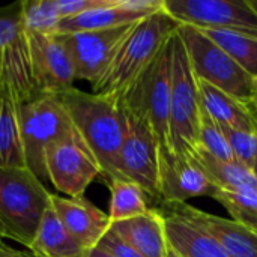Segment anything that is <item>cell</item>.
I'll use <instances>...</instances> for the list:
<instances>
[{"label":"cell","mask_w":257,"mask_h":257,"mask_svg":"<svg viewBox=\"0 0 257 257\" xmlns=\"http://www.w3.org/2000/svg\"><path fill=\"white\" fill-rule=\"evenodd\" d=\"M26 32L57 35L62 21L56 0H30L23 2L18 11Z\"/></svg>","instance_id":"obj_25"},{"label":"cell","mask_w":257,"mask_h":257,"mask_svg":"<svg viewBox=\"0 0 257 257\" xmlns=\"http://www.w3.org/2000/svg\"><path fill=\"white\" fill-rule=\"evenodd\" d=\"M0 239H3V233H2V229H0Z\"/></svg>","instance_id":"obj_38"},{"label":"cell","mask_w":257,"mask_h":257,"mask_svg":"<svg viewBox=\"0 0 257 257\" xmlns=\"http://www.w3.org/2000/svg\"><path fill=\"white\" fill-rule=\"evenodd\" d=\"M74 125L54 93H38L21 104V139L26 167L41 181H47L45 155L48 149L69 134Z\"/></svg>","instance_id":"obj_5"},{"label":"cell","mask_w":257,"mask_h":257,"mask_svg":"<svg viewBox=\"0 0 257 257\" xmlns=\"http://www.w3.org/2000/svg\"><path fill=\"white\" fill-rule=\"evenodd\" d=\"M15 80L0 66V167H26L21 139V104Z\"/></svg>","instance_id":"obj_17"},{"label":"cell","mask_w":257,"mask_h":257,"mask_svg":"<svg viewBox=\"0 0 257 257\" xmlns=\"http://www.w3.org/2000/svg\"><path fill=\"white\" fill-rule=\"evenodd\" d=\"M26 35L20 14L0 15V54L18 44Z\"/></svg>","instance_id":"obj_29"},{"label":"cell","mask_w":257,"mask_h":257,"mask_svg":"<svg viewBox=\"0 0 257 257\" xmlns=\"http://www.w3.org/2000/svg\"><path fill=\"white\" fill-rule=\"evenodd\" d=\"M188 155L215 188L226 191H257V179L251 169L236 161H221L199 145Z\"/></svg>","instance_id":"obj_22"},{"label":"cell","mask_w":257,"mask_h":257,"mask_svg":"<svg viewBox=\"0 0 257 257\" xmlns=\"http://www.w3.org/2000/svg\"><path fill=\"white\" fill-rule=\"evenodd\" d=\"M158 211L164 217L169 245L184 257H232L203 229L164 206Z\"/></svg>","instance_id":"obj_19"},{"label":"cell","mask_w":257,"mask_h":257,"mask_svg":"<svg viewBox=\"0 0 257 257\" xmlns=\"http://www.w3.org/2000/svg\"><path fill=\"white\" fill-rule=\"evenodd\" d=\"M0 257H35L30 251H21V250H15L12 247H9L8 244H5L0 239Z\"/></svg>","instance_id":"obj_32"},{"label":"cell","mask_w":257,"mask_h":257,"mask_svg":"<svg viewBox=\"0 0 257 257\" xmlns=\"http://www.w3.org/2000/svg\"><path fill=\"white\" fill-rule=\"evenodd\" d=\"M167 257H184L181 253H178L173 247L169 245V251H167Z\"/></svg>","instance_id":"obj_35"},{"label":"cell","mask_w":257,"mask_h":257,"mask_svg":"<svg viewBox=\"0 0 257 257\" xmlns=\"http://www.w3.org/2000/svg\"><path fill=\"white\" fill-rule=\"evenodd\" d=\"M107 184L111 193L108 212L111 223L125 221L149 211L146 193L137 184L128 179H111Z\"/></svg>","instance_id":"obj_23"},{"label":"cell","mask_w":257,"mask_h":257,"mask_svg":"<svg viewBox=\"0 0 257 257\" xmlns=\"http://www.w3.org/2000/svg\"><path fill=\"white\" fill-rule=\"evenodd\" d=\"M178 32L185 44L196 77L211 86L251 104L254 78L244 71L221 47L199 29L179 24Z\"/></svg>","instance_id":"obj_7"},{"label":"cell","mask_w":257,"mask_h":257,"mask_svg":"<svg viewBox=\"0 0 257 257\" xmlns=\"http://www.w3.org/2000/svg\"><path fill=\"white\" fill-rule=\"evenodd\" d=\"M247 3H248V6L257 14V0H247Z\"/></svg>","instance_id":"obj_36"},{"label":"cell","mask_w":257,"mask_h":257,"mask_svg":"<svg viewBox=\"0 0 257 257\" xmlns=\"http://www.w3.org/2000/svg\"><path fill=\"white\" fill-rule=\"evenodd\" d=\"M50 205L68 232L86 250L98 247L111 227L108 214L102 212L86 197H62L51 193Z\"/></svg>","instance_id":"obj_16"},{"label":"cell","mask_w":257,"mask_h":257,"mask_svg":"<svg viewBox=\"0 0 257 257\" xmlns=\"http://www.w3.org/2000/svg\"><path fill=\"white\" fill-rule=\"evenodd\" d=\"M251 170H253V173H254V176H256V179H257V160H256V163H254V167H253Z\"/></svg>","instance_id":"obj_37"},{"label":"cell","mask_w":257,"mask_h":257,"mask_svg":"<svg viewBox=\"0 0 257 257\" xmlns=\"http://www.w3.org/2000/svg\"><path fill=\"white\" fill-rule=\"evenodd\" d=\"M87 257H116V256H113L111 253H108L107 250H104V248H101V247H95V248H92V250L89 251Z\"/></svg>","instance_id":"obj_33"},{"label":"cell","mask_w":257,"mask_h":257,"mask_svg":"<svg viewBox=\"0 0 257 257\" xmlns=\"http://www.w3.org/2000/svg\"><path fill=\"white\" fill-rule=\"evenodd\" d=\"M172 47L170 143L175 154L188 155L199 143L202 101L199 81L178 29L172 36Z\"/></svg>","instance_id":"obj_4"},{"label":"cell","mask_w":257,"mask_h":257,"mask_svg":"<svg viewBox=\"0 0 257 257\" xmlns=\"http://www.w3.org/2000/svg\"><path fill=\"white\" fill-rule=\"evenodd\" d=\"M251 105L257 110V78L253 81V96H251Z\"/></svg>","instance_id":"obj_34"},{"label":"cell","mask_w":257,"mask_h":257,"mask_svg":"<svg viewBox=\"0 0 257 257\" xmlns=\"http://www.w3.org/2000/svg\"><path fill=\"white\" fill-rule=\"evenodd\" d=\"M179 24L164 11L137 21L116 50L104 74L92 84V92L122 98L169 42Z\"/></svg>","instance_id":"obj_2"},{"label":"cell","mask_w":257,"mask_h":257,"mask_svg":"<svg viewBox=\"0 0 257 257\" xmlns=\"http://www.w3.org/2000/svg\"><path fill=\"white\" fill-rule=\"evenodd\" d=\"M164 0H111L105 6L65 18L59 24V35L105 30L134 24L163 8Z\"/></svg>","instance_id":"obj_14"},{"label":"cell","mask_w":257,"mask_h":257,"mask_svg":"<svg viewBox=\"0 0 257 257\" xmlns=\"http://www.w3.org/2000/svg\"><path fill=\"white\" fill-rule=\"evenodd\" d=\"M51 193L27 167H0V229L3 239L30 247Z\"/></svg>","instance_id":"obj_3"},{"label":"cell","mask_w":257,"mask_h":257,"mask_svg":"<svg viewBox=\"0 0 257 257\" xmlns=\"http://www.w3.org/2000/svg\"><path fill=\"white\" fill-rule=\"evenodd\" d=\"M60 98L75 131L93 154L101 176L108 181L119 179L117 161L125 137V116L117 98L83 92L71 87Z\"/></svg>","instance_id":"obj_1"},{"label":"cell","mask_w":257,"mask_h":257,"mask_svg":"<svg viewBox=\"0 0 257 257\" xmlns=\"http://www.w3.org/2000/svg\"><path fill=\"white\" fill-rule=\"evenodd\" d=\"M111 0H56V6L62 20L80 15L83 12L105 6Z\"/></svg>","instance_id":"obj_30"},{"label":"cell","mask_w":257,"mask_h":257,"mask_svg":"<svg viewBox=\"0 0 257 257\" xmlns=\"http://www.w3.org/2000/svg\"><path fill=\"white\" fill-rule=\"evenodd\" d=\"M199 92L202 105L221 125L242 131L257 133V110L248 102H244L232 95L199 80Z\"/></svg>","instance_id":"obj_20"},{"label":"cell","mask_w":257,"mask_h":257,"mask_svg":"<svg viewBox=\"0 0 257 257\" xmlns=\"http://www.w3.org/2000/svg\"><path fill=\"white\" fill-rule=\"evenodd\" d=\"M212 199L227 209L233 221L257 233V191H226L217 188Z\"/></svg>","instance_id":"obj_26"},{"label":"cell","mask_w":257,"mask_h":257,"mask_svg":"<svg viewBox=\"0 0 257 257\" xmlns=\"http://www.w3.org/2000/svg\"><path fill=\"white\" fill-rule=\"evenodd\" d=\"M30 71L38 93H62L74 87L75 71L62 35L26 32Z\"/></svg>","instance_id":"obj_11"},{"label":"cell","mask_w":257,"mask_h":257,"mask_svg":"<svg viewBox=\"0 0 257 257\" xmlns=\"http://www.w3.org/2000/svg\"><path fill=\"white\" fill-rule=\"evenodd\" d=\"M218 47H221L244 71L257 78V38L223 32V30H200Z\"/></svg>","instance_id":"obj_24"},{"label":"cell","mask_w":257,"mask_h":257,"mask_svg":"<svg viewBox=\"0 0 257 257\" xmlns=\"http://www.w3.org/2000/svg\"><path fill=\"white\" fill-rule=\"evenodd\" d=\"M176 32V30H175ZM173 36V35H172ZM172 38L139 77L133 87L119 99L128 104L152 126L160 148L172 149L170 101H172Z\"/></svg>","instance_id":"obj_6"},{"label":"cell","mask_w":257,"mask_h":257,"mask_svg":"<svg viewBox=\"0 0 257 257\" xmlns=\"http://www.w3.org/2000/svg\"><path fill=\"white\" fill-rule=\"evenodd\" d=\"M215 190L190 155H178L169 148H160L158 194L163 203H185L194 197H212Z\"/></svg>","instance_id":"obj_13"},{"label":"cell","mask_w":257,"mask_h":257,"mask_svg":"<svg viewBox=\"0 0 257 257\" xmlns=\"http://www.w3.org/2000/svg\"><path fill=\"white\" fill-rule=\"evenodd\" d=\"M134 24L62 35L74 63L75 78L86 80L93 84L104 74L120 42Z\"/></svg>","instance_id":"obj_12"},{"label":"cell","mask_w":257,"mask_h":257,"mask_svg":"<svg viewBox=\"0 0 257 257\" xmlns=\"http://www.w3.org/2000/svg\"><path fill=\"white\" fill-rule=\"evenodd\" d=\"M35 257H87L86 250L63 226L51 205L44 212L29 247Z\"/></svg>","instance_id":"obj_21"},{"label":"cell","mask_w":257,"mask_h":257,"mask_svg":"<svg viewBox=\"0 0 257 257\" xmlns=\"http://www.w3.org/2000/svg\"><path fill=\"white\" fill-rule=\"evenodd\" d=\"M110 230L143 257H167L166 223L158 209L149 208L143 215L111 223Z\"/></svg>","instance_id":"obj_18"},{"label":"cell","mask_w":257,"mask_h":257,"mask_svg":"<svg viewBox=\"0 0 257 257\" xmlns=\"http://www.w3.org/2000/svg\"><path fill=\"white\" fill-rule=\"evenodd\" d=\"M45 173L57 193L77 199L84 197L87 187L101 175V169L74 128L48 149Z\"/></svg>","instance_id":"obj_10"},{"label":"cell","mask_w":257,"mask_h":257,"mask_svg":"<svg viewBox=\"0 0 257 257\" xmlns=\"http://www.w3.org/2000/svg\"><path fill=\"white\" fill-rule=\"evenodd\" d=\"M98 247L107 250L108 253H111L116 257H143L142 254H139L134 248H131L128 244H125L119 236H116L111 230H108L104 235V238L101 239Z\"/></svg>","instance_id":"obj_31"},{"label":"cell","mask_w":257,"mask_h":257,"mask_svg":"<svg viewBox=\"0 0 257 257\" xmlns=\"http://www.w3.org/2000/svg\"><path fill=\"white\" fill-rule=\"evenodd\" d=\"M197 145L221 161H227V163L236 161L220 123L206 111V108L203 105H202V113H200L199 143Z\"/></svg>","instance_id":"obj_27"},{"label":"cell","mask_w":257,"mask_h":257,"mask_svg":"<svg viewBox=\"0 0 257 257\" xmlns=\"http://www.w3.org/2000/svg\"><path fill=\"white\" fill-rule=\"evenodd\" d=\"M125 116V137L119 154V179L137 184L146 196L160 199L158 194V154L160 145L149 122L122 99Z\"/></svg>","instance_id":"obj_8"},{"label":"cell","mask_w":257,"mask_h":257,"mask_svg":"<svg viewBox=\"0 0 257 257\" xmlns=\"http://www.w3.org/2000/svg\"><path fill=\"white\" fill-rule=\"evenodd\" d=\"M163 8L178 24L257 38V14L247 0H164Z\"/></svg>","instance_id":"obj_9"},{"label":"cell","mask_w":257,"mask_h":257,"mask_svg":"<svg viewBox=\"0 0 257 257\" xmlns=\"http://www.w3.org/2000/svg\"><path fill=\"white\" fill-rule=\"evenodd\" d=\"M220 126L235 155V160L239 164L248 169H253L257 160V133L236 130V128L226 126L221 123Z\"/></svg>","instance_id":"obj_28"},{"label":"cell","mask_w":257,"mask_h":257,"mask_svg":"<svg viewBox=\"0 0 257 257\" xmlns=\"http://www.w3.org/2000/svg\"><path fill=\"white\" fill-rule=\"evenodd\" d=\"M163 206L203 229L232 257H257V233L248 227L187 203H163Z\"/></svg>","instance_id":"obj_15"}]
</instances>
